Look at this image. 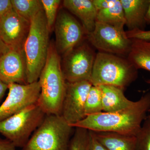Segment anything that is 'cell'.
<instances>
[{
    "label": "cell",
    "mask_w": 150,
    "mask_h": 150,
    "mask_svg": "<svg viewBox=\"0 0 150 150\" xmlns=\"http://www.w3.org/2000/svg\"><path fill=\"white\" fill-rule=\"evenodd\" d=\"M150 110V92L143 95L129 107L111 112L88 115L72 126L95 132H115L136 136Z\"/></svg>",
    "instance_id": "obj_1"
},
{
    "label": "cell",
    "mask_w": 150,
    "mask_h": 150,
    "mask_svg": "<svg viewBox=\"0 0 150 150\" xmlns=\"http://www.w3.org/2000/svg\"><path fill=\"white\" fill-rule=\"evenodd\" d=\"M38 79L40 92L38 104L46 115H61L67 81L62 72L61 56L52 41Z\"/></svg>",
    "instance_id": "obj_2"
},
{
    "label": "cell",
    "mask_w": 150,
    "mask_h": 150,
    "mask_svg": "<svg viewBox=\"0 0 150 150\" xmlns=\"http://www.w3.org/2000/svg\"><path fill=\"white\" fill-rule=\"evenodd\" d=\"M48 30L43 10L30 23V28L23 48L28 83L38 81L48 56L49 42Z\"/></svg>",
    "instance_id": "obj_3"
},
{
    "label": "cell",
    "mask_w": 150,
    "mask_h": 150,
    "mask_svg": "<svg viewBox=\"0 0 150 150\" xmlns=\"http://www.w3.org/2000/svg\"><path fill=\"white\" fill-rule=\"evenodd\" d=\"M138 70L127 58L98 52L92 71L93 86H114L124 90L137 80Z\"/></svg>",
    "instance_id": "obj_4"
},
{
    "label": "cell",
    "mask_w": 150,
    "mask_h": 150,
    "mask_svg": "<svg viewBox=\"0 0 150 150\" xmlns=\"http://www.w3.org/2000/svg\"><path fill=\"white\" fill-rule=\"evenodd\" d=\"M73 128L61 115H46L23 150H69Z\"/></svg>",
    "instance_id": "obj_5"
},
{
    "label": "cell",
    "mask_w": 150,
    "mask_h": 150,
    "mask_svg": "<svg viewBox=\"0 0 150 150\" xmlns=\"http://www.w3.org/2000/svg\"><path fill=\"white\" fill-rule=\"evenodd\" d=\"M46 114L37 103L0 122V133L16 147L23 148Z\"/></svg>",
    "instance_id": "obj_6"
},
{
    "label": "cell",
    "mask_w": 150,
    "mask_h": 150,
    "mask_svg": "<svg viewBox=\"0 0 150 150\" xmlns=\"http://www.w3.org/2000/svg\"><path fill=\"white\" fill-rule=\"evenodd\" d=\"M96 56L93 47L84 41L62 56V71L66 81L91 82Z\"/></svg>",
    "instance_id": "obj_7"
},
{
    "label": "cell",
    "mask_w": 150,
    "mask_h": 150,
    "mask_svg": "<svg viewBox=\"0 0 150 150\" xmlns=\"http://www.w3.org/2000/svg\"><path fill=\"white\" fill-rule=\"evenodd\" d=\"M87 39L99 52L123 57L128 56L132 44V40L128 37L124 28L97 21Z\"/></svg>",
    "instance_id": "obj_8"
},
{
    "label": "cell",
    "mask_w": 150,
    "mask_h": 150,
    "mask_svg": "<svg viewBox=\"0 0 150 150\" xmlns=\"http://www.w3.org/2000/svg\"><path fill=\"white\" fill-rule=\"evenodd\" d=\"M55 46L59 55H63L87 38L88 33L82 25L72 14L61 8L55 25Z\"/></svg>",
    "instance_id": "obj_9"
},
{
    "label": "cell",
    "mask_w": 150,
    "mask_h": 150,
    "mask_svg": "<svg viewBox=\"0 0 150 150\" xmlns=\"http://www.w3.org/2000/svg\"><path fill=\"white\" fill-rule=\"evenodd\" d=\"M8 96L0 105V122L37 103L40 94L38 81L27 84L11 83Z\"/></svg>",
    "instance_id": "obj_10"
},
{
    "label": "cell",
    "mask_w": 150,
    "mask_h": 150,
    "mask_svg": "<svg viewBox=\"0 0 150 150\" xmlns=\"http://www.w3.org/2000/svg\"><path fill=\"white\" fill-rule=\"evenodd\" d=\"M93 86L91 82L82 81L67 82L61 115L72 126L86 117L87 97Z\"/></svg>",
    "instance_id": "obj_11"
},
{
    "label": "cell",
    "mask_w": 150,
    "mask_h": 150,
    "mask_svg": "<svg viewBox=\"0 0 150 150\" xmlns=\"http://www.w3.org/2000/svg\"><path fill=\"white\" fill-rule=\"evenodd\" d=\"M30 22L12 10L0 20V38L9 49L23 51Z\"/></svg>",
    "instance_id": "obj_12"
},
{
    "label": "cell",
    "mask_w": 150,
    "mask_h": 150,
    "mask_svg": "<svg viewBox=\"0 0 150 150\" xmlns=\"http://www.w3.org/2000/svg\"><path fill=\"white\" fill-rule=\"evenodd\" d=\"M0 81L7 85L11 83L28 84L23 51L9 49L1 56Z\"/></svg>",
    "instance_id": "obj_13"
},
{
    "label": "cell",
    "mask_w": 150,
    "mask_h": 150,
    "mask_svg": "<svg viewBox=\"0 0 150 150\" xmlns=\"http://www.w3.org/2000/svg\"><path fill=\"white\" fill-rule=\"evenodd\" d=\"M65 8L80 20L88 35L94 29L98 11L92 0H64Z\"/></svg>",
    "instance_id": "obj_14"
},
{
    "label": "cell",
    "mask_w": 150,
    "mask_h": 150,
    "mask_svg": "<svg viewBox=\"0 0 150 150\" xmlns=\"http://www.w3.org/2000/svg\"><path fill=\"white\" fill-rule=\"evenodd\" d=\"M128 30H145L149 0H120Z\"/></svg>",
    "instance_id": "obj_15"
},
{
    "label": "cell",
    "mask_w": 150,
    "mask_h": 150,
    "mask_svg": "<svg viewBox=\"0 0 150 150\" xmlns=\"http://www.w3.org/2000/svg\"><path fill=\"white\" fill-rule=\"evenodd\" d=\"M102 93L103 112H111L130 106L134 101L125 96L123 89L109 85L99 86Z\"/></svg>",
    "instance_id": "obj_16"
},
{
    "label": "cell",
    "mask_w": 150,
    "mask_h": 150,
    "mask_svg": "<svg viewBox=\"0 0 150 150\" xmlns=\"http://www.w3.org/2000/svg\"><path fill=\"white\" fill-rule=\"evenodd\" d=\"M93 132L107 150H136V136L115 132Z\"/></svg>",
    "instance_id": "obj_17"
},
{
    "label": "cell",
    "mask_w": 150,
    "mask_h": 150,
    "mask_svg": "<svg viewBox=\"0 0 150 150\" xmlns=\"http://www.w3.org/2000/svg\"><path fill=\"white\" fill-rule=\"evenodd\" d=\"M131 50L127 59L137 70L150 72V40L132 39Z\"/></svg>",
    "instance_id": "obj_18"
},
{
    "label": "cell",
    "mask_w": 150,
    "mask_h": 150,
    "mask_svg": "<svg viewBox=\"0 0 150 150\" xmlns=\"http://www.w3.org/2000/svg\"><path fill=\"white\" fill-rule=\"evenodd\" d=\"M97 21L118 28H124L126 25V19L120 0H118L112 7L98 11Z\"/></svg>",
    "instance_id": "obj_19"
},
{
    "label": "cell",
    "mask_w": 150,
    "mask_h": 150,
    "mask_svg": "<svg viewBox=\"0 0 150 150\" xmlns=\"http://www.w3.org/2000/svg\"><path fill=\"white\" fill-rule=\"evenodd\" d=\"M13 10L19 16L30 23L40 11L43 10L39 0H11Z\"/></svg>",
    "instance_id": "obj_20"
},
{
    "label": "cell",
    "mask_w": 150,
    "mask_h": 150,
    "mask_svg": "<svg viewBox=\"0 0 150 150\" xmlns=\"http://www.w3.org/2000/svg\"><path fill=\"white\" fill-rule=\"evenodd\" d=\"M103 111V108L101 90L99 86H92L89 91L86 100V116Z\"/></svg>",
    "instance_id": "obj_21"
},
{
    "label": "cell",
    "mask_w": 150,
    "mask_h": 150,
    "mask_svg": "<svg viewBox=\"0 0 150 150\" xmlns=\"http://www.w3.org/2000/svg\"><path fill=\"white\" fill-rule=\"evenodd\" d=\"M75 128L70 140L69 150H90L89 130L79 127Z\"/></svg>",
    "instance_id": "obj_22"
},
{
    "label": "cell",
    "mask_w": 150,
    "mask_h": 150,
    "mask_svg": "<svg viewBox=\"0 0 150 150\" xmlns=\"http://www.w3.org/2000/svg\"><path fill=\"white\" fill-rule=\"evenodd\" d=\"M61 1L60 0H41L50 32L54 26Z\"/></svg>",
    "instance_id": "obj_23"
},
{
    "label": "cell",
    "mask_w": 150,
    "mask_h": 150,
    "mask_svg": "<svg viewBox=\"0 0 150 150\" xmlns=\"http://www.w3.org/2000/svg\"><path fill=\"white\" fill-rule=\"evenodd\" d=\"M136 150H150V122L146 118L136 135Z\"/></svg>",
    "instance_id": "obj_24"
},
{
    "label": "cell",
    "mask_w": 150,
    "mask_h": 150,
    "mask_svg": "<svg viewBox=\"0 0 150 150\" xmlns=\"http://www.w3.org/2000/svg\"><path fill=\"white\" fill-rule=\"evenodd\" d=\"M126 35L130 39H138L150 40V30L135 29L126 31Z\"/></svg>",
    "instance_id": "obj_25"
},
{
    "label": "cell",
    "mask_w": 150,
    "mask_h": 150,
    "mask_svg": "<svg viewBox=\"0 0 150 150\" xmlns=\"http://www.w3.org/2000/svg\"><path fill=\"white\" fill-rule=\"evenodd\" d=\"M118 0H92L98 12L110 8L115 5Z\"/></svg>",
    "instance_id": "obj_26"
},
{
    "label": "cell",
    "mask_w": 150,
    "mask_h": 150,
    "mask_svg": "<svg viewBox=\"0 0 150 150\" xmlns=\"http://www.w3.org/2000/svg\"><path fill=\"white\" fill-rule=\"evenodd\" d=\"M13 10L10 0H0V20Z\"/></svg>",
    "instance_id": "obj_27"
},
{
    "label": "cell",
    "mask_w": 150,
    "mask_h": 150,
    "mask_svg": "<svg viewBox=\"0 0 150 150\" xmlns=\"http://www.w3.org/2000/svg\"><path fill=\"white\" fill-rule=\"evenodd\" d=\"M89 131L90 150H107L98 140L93 131Z\"/></svg>",
    "instance_id": "obj_28"
},
{
    "label": "cell",
    "mask_w": 150,
    "mask_h": 150,
    "mask_svg": "<svg viewBox=\"0 0 150 150\" xmlns=\"http://www.w3.org/2000/svg\"><path fill=\"white\" fill-rule=\"evenodd\" d=\"M16 148L15 145L8 140L0 138V150H16Z\"/></svg>",
    "instance_id": "obj_29"
},
{
    "label": "cell",
    "mask_w": 150,
    "mask_h": 150,
    "mask_svg": "<svg viewBox=\"0 0 150 150\" xmlns=\"http://www.w3.org/2000/svg\"><path fill=\"white\" fill-rule=\"evenodd\" d=\"M8 89V85L0 81V101L4 96L7 90Z\"/></svg>",
    "instance_id": "obj_30"
},
{
    "label": "cell",
    "mask_w": 150,
    "mask_h": 150,
    "mask_svg": "<svg viewBox=\"0 0 150 150\" xmlns=\"http://www.w3.org/2000/svg\"><path fill=\"white\" fill-rule=\"evenodd\" d=\"M9 49L8 47L6 46L0 38V57L6 51H8Z\"/></svg>",
    "instance_id": "obj_31"
},
{
    "label": "cell",
    "mask_w": 150,
    "mask_h": 150,
    "mask_svg": "<svg viewBox=\"0 0 150 150\" xmlns=\"http://www.w3.org/2000/svg\"><path fill=\"white\" fill-rule=\"evenodd\" d=\"M146 24L150 25V0H149V8H148L146 16Z\"/></svg>",
    "instance_id": "obj_32"
},
{
    "label": "cell",
    "mask_w": 150,
    "mask_h": 150,
    "mask_svg": "<svg viewBox=\"0 0 150 150\" xmlns=\"http://www.w3.org/2000/svg\"><path fill=\"white\" fill-rule=\"evenodd\" d=\"M147 119L148 120H149V122H150V114L149 115H148L147 117Z\"/></svg>",
    "instance_id": "obj_33"
},
{
    "label": "cell",
    "mask_w": 150,
    "mask_h": 150,
    "mask_svg": "<svg viewBox=\"0 0 150 150\" xmlns=\"http://www.w3.org/2000/svg\"><path fill=\"white\" fill-rule=\"evenodd\" d=\"M146 82L147 83L150 85V80H148L146 81Z\"/></svg>",
    "instance_id": "obj_34"
}]
</instances>
